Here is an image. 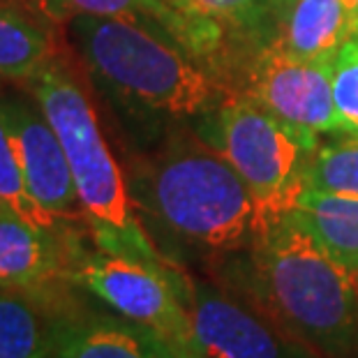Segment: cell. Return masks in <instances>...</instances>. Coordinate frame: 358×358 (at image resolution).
<instances>
[{"instance_id":"1","label":"cell","mask_w":358,"mask_h":358,"mask_svg":"<svg viewBox=\"0 0 358 358\" xmlns=\"http://www.w3.org/2000/svg\"><path fill=\"white\" fill-rule=\"evenodd\" d=\"M67 40L120 123L148 150L178 125L215 109L227 90L157 24L125 17H74Z\"/></svg>"},{"instance_id":"2","label":"cell","mask_w":358,"mask_h":358,"mask_svg":"<svg viewBox=\"0 0 358 358\" xmlns=\"http://www.w3.org/2000/svg\"><path fill=\"white\" fill-rule=\"evenodd\" d=\"M127 185L141 222L150 220L157 236L196 252L222 259L245 252L259 234L252 192L192 125L173 127L153 148L136 150Z\"/></svg>"},{"instance_id":"3","label":"cell","mask_w":358,"mask_h":358,"mask_svg":"<svg viewBox=\"0 0 358 358\" xmlns=\"http://www.w3.org/2000/svg\"><path fill=\"white\" fill-rule=\"evenodd\" d=\"M234 294L324 358L358 356L356 278L287 215L224 257Z\"/></svg>"},{"instance_id":"4","label":"cell","mask_w":358,"mask_h":358,"mask_svg":"<svg viewBox=\"0 0 358 358\" xmlns=\"http://www.w3.org/2000/svg\"><path fill=\"white\" fill-rule=\"evenodd\" d=\"M24 86L63 143L81 220L95 248L155 266L173 264L143 227L127 173L111 153L93 100L67 60L51 58Z\"/></svg>"},{"instance_id":"5","label":"cell","mask_w":358,"mask_h":358,"mask_svg":"<svg viewBox=\"0 0 358 358\" xmlns=\"http://www.w3.org/2000/svg\"><path fill=\"white\" fill-rule=\"evenodd\" d=\"M192 129L229 162L252 192L259 231L278 222L306 192V173L324 139L282 123L241 93H227Z\"/></svg>"},{"instance_id":"6","label":"cell","mask_w":358,"mask_h":358,"mask_svg":"<svg viewBox=\"0 0 358 358\" xmlns=\"http://www.w3.org/2000/svg\"><path fill=\"white\" fill-rule=\"evenodd\" d=\"M67 278L106 308L166 340L178 358H201L189 319V275L74 241Z\"/></svg>"},{"instance_id":"7","label":"cell","mask_w":358,"mask_h":358,"mask_svg":"<svg viewBox=\"0 0 358 358\" xmlns=\"http://www.w3.org/2000/svg\"><path fill=\"white\" fill-rule=\"evenodd\" d=\"M229 93H241L308 136H342L331 63L289 56L275 42L255 47L236 67Z\"/></svg>"},{"instance_id":"8","label":"cell","mask_w":358,"mask_h":358,"mask_svg":"<svg viewBox=\"0 0 358 358\" xmlns=\"http://www.w3.org/2000/svg\"><path fill=\"white\" fill-rule=\"evenodd\" d=\"M187 308L201 358H324L227 287L189 278Z\"/></svg>"},{"instance_id":"9","label":"cell","mask_w":358,"mask_h":358,"mask_svg":"<svg viewBox=\"0 0 358 358\" xmlns=\"http://www.w3.org/2000/svg\"><path fill=\"white\" fill-rule=\"evenodd\" d=\"M0 123L35 201L58 220H81L63 143L33 95L0 93Z\"/></svg>"},{"instance_id":"10","label":"cell","mask_w":358,"mask_h":358,"mask_svg":"<svg viewBox=\"0 0 358 358\" xmlns=\"http://www.w3.org/2000/svg\"><path fill=\"white\" fill-rule=\"evenodd\" d=\"M37 17L51 26H65L74 17H125L164 28L213 77L224 83L229 65V37L215 21L185 12L171 0H33ZM224 88V86H222Z\"/></svg>"},{"instance_id":"11","label":"cell","mask_w":358,"mask_h":358,"mask_svg":"<svg viewBox=\"0 0 358 358\" xmlns=\"http://www.w3.org/2000/svg\"><path fill=\"white\" fill-rule=\"evenodd\" d=\"M51 358H178L166 340L120 315L67 306L53 322Z\"/></svg>"},{"instance_id":"12","label":"cell","mask_w":358,"mask_h":358,"mask_svg":"<svg viewBox=\"0 0 358 358\" xmlns=\"http://www.w3.org/2000/svg\"><path fill=\"white\" fill-rule=\"evenodd\" d=\"M74 241L70 231L35 229L0 206V289L42 294L67 285Z\"/></svg>"},{"instance_id":"13","label":"cell","mask_w":358,"mask_h":358,"mask_svg":"<svg viewBox=\"0 0 358 358\" xmlns=\"http://www.w3.org/2000/svg\"><path fill=\"white\" fill-rule=\"evenodd\" d=\"M356 35L345 0H285L271 42L301 60L333 63Z\"/></svg>"},{"instance_id":"14","label":"cell","mask_w":358,"mask_h":358,"mask_svg":"<svg viewBox=\"0 0 358 358\" xmlns=\"http://www.w3.org/2000/svg\"><path fill=\"white\" fill-rule=\"evenodd\" d=\"M60 287L42 294L0 289V358H51L53 322L67 306Z\"/></svg>"},{"instance_id":"15","label":"cell","mask_w":358,"mask_h":358,"mask_svg":"<svg viewBox=\"0 0 358 358\" xmlns=\"http://www.w3.org/2000/svg\"><path fill=\"white\" fill-rule=\"evenodd\" d=\"M342 268L358 273V196L306 187L287 213Z\"/></svg>"},{"instance_id":"16","label":"cell","mask_w":358,"mask_h":358,"mask_svg":"<svg viewBox=\"0 0 358 358\" xmlns=\"http://www.w3.org/2000/svg\"><path fill=\"white\" fill-rule=\"evenodd\" d=\"M171 3L185 12L215 21L229 37L231 63L227 90L241 60L259 44L273 40L282 7V0H171Z\"/></svg>"},{"instance_id":"17","label":"cell","mask_w":358,"mask_h":358,"mask_svg":"<svg viewBox=\"0 0 358 358\" xmlns=\"http://www.w3.org/2000/svg\"><path fill=\"white\" fill-rule=\"evenodd\" d=\"M56 56L47 21L0 3V81L26 83Z\"/></svg>"},{"instance_id":"18","label":"cell","mask_w":358,"mask_h":358,"mask_svg":"<svg viewBox=\"0 0 358 358\" xmlns=\"http://www.w3.org/2000/svg\"><path fill=\"white\" fill-rule=\"evenodd\" d=\"M306 185L358 196V136H331L310 159Z\"/></svg>"},{"instance_id":"19","label":"cell","mask_w":358,"mask_h":358,"mask_svg":"<svg viewBox=\"0 0 358 358\" xmlns=\"http://www.w3.org/2000/svg\"><path fill=\"white\" fill-rule=\"evenodd\" d=\"M0 206L17 213L21 220H26L35 229L51 231V234L67 231L65 220L53 217L30 194L24 171H21V166L17 162V155L12 150V141L7 136L3 123H0Z\"/></svg>"},{"instance_id":"20","label":"cell","mask_w":358,"mask_h":358,"mask_svg":"<svg viewBox=\"0 0 358 358\" xmlns=\"http://www.w3.org/2000/svg\"><path fill=\"white\" fill-rule=\"evenodd\" d=\"M333 102L342 136H358V35L352 37L331 63Z\"/></svg>"},{"instance_id":"21","label":"cell","mask_w":358,"mask_h":358,"mask_svg":"<svg viewBox=\"0 0 358 358\" xmlns=\"http://www.w3.org/2000/svg\"><path fill=\"white\" fill-rule=\"evenodd\" d=\"M345 5H347L349 14H352V19L356 24V33H358V0H345Z\"/></svg>"},{"instance_id":"22","label":"cell","mask_w":358,"mask_h":358,"mask_svg":"<svg viewBox=\"0 0 358 358\" xmlns=\"http://www.w3.org/2000/svg\"><path fill=\"white\" fill-rule=\"evenodd\" d=\"M356 289H358V273H356Z\"/></svg>"},{"instance_id":"23","label":"cell","mask_w":358,"mask_h":358,"mask_svg":"<svg viewBox=\"0 0 358 358\" xmlns=\"http://www.w3.org/2000/svg\"><path fill=\"white\" fill-rule=\"evenodd\" d=\"M282 3H285V0H282Z\"/></svg>"},{"instance_id":"24","label":"cell","mask_w":358,"mask_h":358,"mask_svg":"<svg viewBox=\"0 0 358 358\" xmlns=\"http://www.w3.org/2000/svg\"><path fill=\"white\" fill-rule=\"evenodd\" d=\"M356 358H358V356H356Z\"/></svg>"}]
</instances>
